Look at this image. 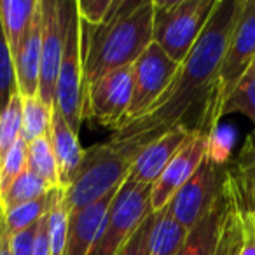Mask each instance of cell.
I'll return each instance as SVG.
<instances>
[{
    "mask_svg": "<svg viewBox=\"0 0 255 255\" xmlns=\"http://www.w3.org/2000/svg\"><path fill=\"white\" fill-rule=\"evenodd\" d=\"M196 133L189 131L185 128H175V129H170L168 133L161 135L138 154L128 178H131L133 182H138V184L152 185L175 157V154Z\"/></svg>",
    "mask_w": 255,
    "mask_h": 255,
    "instance_id": "cell-13",
    "label": "cell"
},
{
    "mask_svg": "<svg viewBox=\"0 0 255 255\" xmlns=\"http://www.w3.org/2000/svg\"><path fill=\"white\" fill-rule=\"evenodd\" d=\"M68 217H70V210L63 196L60 205L47 215V241H49L51 255H63L68 233Z\"/></svg>",
    "mask_w": 255,
    "mask_h": 255,
    "instance_id": "cell-29",
    "label": "cell"
},
{
    "mask_svg": "<svg viewBox=\"0 0 255 255\" xmlns=\"http://www.w3.org/2000/svg\"><path fill=\"white\" fill-rule=\"evenodd\" d=\"M210 147H212V136L196 133L175 154V157L164 168V171L159 175V178L154 182L152 189H150V208L154 213L161 212L170 205L173 196L184 187L185 182L201 166L205 157L212 152Z\"/></svg>",
    "mask_w": 255,
    "mask_h": 255,
    "instance_id": "cell-12",
    "label": "cell"
},
{
    "mask_svg": "<svg viewBox=\"0 0 255 255\" xmlns=\"http://www.w3.org/2000/svg\"><path fill=\"white\" fill-rule=\"evenodd\" d=\"M243 114L254 123L255 126V72L248 70L247 75L238 82V86L233 89L229 98L226 100L220 112V119L227 114Z\"/></svg>",
    "mask_w": 255,
    "mask_h": 255,
    "instance_id": "cell-27",
    "label": "cell"
},
{
    "mask_svg": "<svg viewBox=\"0 0 255 255\" xmlns=\"http://www.w3.org/2000/svg\"><path fill=\"white\" fill-rule=\"evenodd\" d=\"M16 95H18V79H16L14 56L0 21V116Z\"/></svg>",
    "mask_w": 255,
    "mask_h": 255,
    "instance_id": "cell-26",
    "label": "cell"
},
{
    "mask_svg": "<svg viewBox=\"0 0 255 255\" xmlns=\"http://www.w3.org/2000/svg\"><path fill=\"white\" fill-rule=\"evenodd\" d=\"M240 7L241 0L217 2L205 30L180 63L164 95L150 107L149 112L114 133V138L129 140L145 149L175 128L213 136L219 123V70Z\"/></svg>",
    "mask_w": 255,
    "mask_h": 255,
    "instance_id": "cell-1",
    "label": "cell"
},
{
    "mask_svg": "<svg viewBox=\"0 0 255 255\" xmlns=\"http://www.w3.org/2000/svg\"><path fill=\"white\" fill-rule=\"evenodd\" d=\"M0 255H12L11 254V236L5 229V222L0 231Z\"/></svg>",
    "mask_w": 255,
    "mask_h": 255,
    "instance_id": "cell-35",
    "label": "cell"
},
{
    "mask_svg": "<svg viewBox=\"0 0 255 255\" xmlns=\"http://www.w3.org/2000/svg\"><path fill=\"white\" fill-rule=\"evenodd\" d=\"M4 217H5V213H4V210H2V206H0V231H2V226H4Z\"/></svg>",
    "mask_w": 255,
    "mask_h": 255,
    "instance_id": "cell-36",
    "label": "cell"
},
{
    "mask_svg": "<svg viewBox=\"0 0 255 255\" xmlns=\"http://www.w3.org/2000/svg\"><path fill=\"white\" fill-rule=\"evenodd\" d=\"M33 255H51L49 241H47V217L39 222L35 234V245H33Z\"/></svg>",
    "mask_w": 255,
    "mask_h": 255,
    "instance_id": "cell-34",
    "label": "cell"
},
{
    "mask_svg": "<svg viewBox=\"0 0 255 255\" xmlns=\"http://www.w3.org/2000/svg\"><path fill=\"white\" fill-rule=\"evenodd\" d=\"M229 166V192L238 210L255 219V140L248 136Z\"/></svg>",
    "mask_w": 255,
    "mask_h": 255,
    "instance_id": "cell-17",
    "label": "cell"
},
{
    "mask_svg": "<svg viewBox=\"0 0 255 255\" xmlns=\"http://www.w3.org/2000/svg\"><path fill=\"white\" fill-rule=\"evenodd\" d=\"M42 56L37 96L53 109L67 30V0H42Z\"/></svg>",
    "mask_w": 255,
    "mask_h": 255,
    "instance_id": "cell-11",
    "label": "cell"
},
{
    "mask_svg": "<svg viewBox=\"0 0 255 255\" xmlns=\"http://www.w3.org/2000/svg\"><path fill=\"white\" fill-rule=\"evenodd\" d=\"M229 166L217 159L212 152L205 157L196 173L173 196L166 210L185 229H192L213 206L226 191Z\"/></svg>",
    "mask_w": 255,
    "mask_h": 255,
    "instance_id": "cell-7",
    "label": "cell"
},
{
    "mask_svg": "<svg viewBox=\"0 0 255 255\" xmlns=\"http://www.w3.org/2000/svg\"><path fill=\"white\" fill-rule=\"evenodd\" d=\"M133 96V65L112 70L86 88L84 119L119 131L126 124Z\"/></svg>",
    "mask_w": 255,
    "mask_h": 255,
    "instance_id": "cell-8",
    "label": "cell"
},
{
    "mask_svg": "<svg viewBox=\"0 0 255 255\" xmlns=\"http://www.w3.org/2000/svg\"><path fill=\"white\" fill-rule=\"evenodd\" d=\"M21 112L23 100L18 93L0 116V161L4 159L5 154L12 149V145L21 138Z\"/></svg>",
    "mask_w": 255,
    "mask_h": 255,
    "instance_id": "cell-28",
    "label": "cell"
},
{
    "mask_svg": "<svg viewBox=\"0 0 255 255\" xmlns=\"http://www.w3.org/2000/svg\"><path fill=\"white\" fill-rule=\"evenodd\" d=\"M26 170L40 177L51 187H60L58 164L49 135L26 142Z\"/></svg>",
    "mask_w": 255,
    "mask_h": 255,
    "instance_id": "cell-24",
    "label": "cell"
},
{
    "mask_svg": "<svg viewBox=\"0 0 255 255\" xmlns=\"http://www.w3.org/2000/svg\"><path fill=\"white\" fill-rule=\"evenodd\" d=\"M152 21L154 0H114L102 25L81 21L86 88L109 72L135 63L152 44Z\"/></svg>",
    "mask_w": 255,
    "mask_h": 255,
    "instance_id": "cell-2",
    "label": "cell"
},
{
    "mask_svg": "<svg viewBox=\"0 0 255 255\" xmlns=\"http://www.w3.org/2000/svg\"><path fill=\"white\" fill-rule=\"evenodd\" d=\"M178 67L180 63L171 60L156 42H152L140 54L138 60L133 63V96L126 124L149 112L150 107L171 84Z\"/></svg>",
    "mask_w": 255,
    "mask_h": 255,
    "instance_id": "cell-10",
    "label": "cell"
},
{
    "mask_svg": "<svg viewBox=\"0 0 255 255\" xmlns=\"http://www.w3.org/2000/svg\"><path fill=\"white\" fill-rule=\"evenodd\" d=\"M152 185L138 184L128 178L112 199L102 229L89 255H117L140 224L152 213L150 208Z\"/></svg>",
    "mask_w": 255,
    "mask_h": 255,
    "instance_id": "cell-5",
    "label": "cell"
},
{
    "mask_svg": "<svg viewBox=\"0 0 255 255\" xmlns=\"http://www.w3.org/2000/svg\"><path fill=\"white\" fill-rule=\"evenodd\" d=\"M42 0H39L35 16L23 35L21 44L14 54L16 79H18V93L23 98L37 96L40 77V56H42Z\"/></svg>",
    "mask_w": 255,
    "mask_h": 255,
    "instance_id": "cell-14",
    "label": "cell"
},
{
    "mask_svg": "<svg viewBox=\"0 0 255 255\" xmlns=\"http://www.w3.org/2000/svg\"><path fill=\"white\" fill-rule=\"evenodd\" d=\"M49 140L53 145L54 157H56L60 189L65 191L77 175L82 157H84V149L79 143L77 133L72 129V126L56 107H53V114H51Z\"/></svg>",
    "mask_w": 255,
    "mask_h": 255,
    "instance_id": "cell-16",
    "label": "cell"
},
{
    "mask_svg": "<svg viewBox=\"0 0 255 255\" xmlns=\"http://www.w3.org/2000/svg\"><path fill=\"white\" fill-rule=\"evenodd\" d=\"M51 187L47 182H44L40 177L33 175L32 171L26 170L25 173H21L2 194H0V206L2 210L9 212L12 208H18L21 205H26L30 201L40 199L42 196H46L51 191Z\"/></svg>",
    "mask_w": 255,
    "mask_h": 255,
    "instance_id": "cell-23",
    "label": "cell"
},
{
    "mask_svg": "<svg viewBox=\"0 0 255 255\" xmlns=\"http://www.w3.org/2000/svg\"><path fill=\"white\" fill-rule=\"evenodd\" d=\"M189 231L175 220L166 208L156 213L152 234H150V255H177Z\"/></svg>",
    "mask_w": 255,
    "mask_h": 255,
    "instance_id": "cell-22",
    "label": "cell"
},
{
    "mask_svg": "<svg viewBox=\"0 0 255 255\" xmlns=\"http://www.w3.org/2000/svg\"><path fill=\"white\" fill-rule=\"evenodd\" d=\"M84 98L86 86L81 53V18L77 11V0H67V30L54 107L60 110L75 133H79V128L84 119Z\"/></svg>",
    "mask_w": 255,
    "mask_h": 255,
    "instance_id": "cell-6",
    "label": "cell"
},
{
    "mask_svg": "<svg viewBox=\"0 0 255 255\" xmlns=\"http://www.w3.org/2000/svg\"><path fill=\"white\" fill-rule=\"evenodd\" d=\"M255 60V0H241L236 23L219 70V91H217V114L220 112L238 86L247 75Z\"/></svg>",
    "mask_w": 255,
    "mask_h": 255,
    "instance_id": "cell-9",
    "label": "cell"
},
{
    "mask_svg": "<svg viewBox=\"0 0 255 255\" xmlns=\"http://www.w3.org/2000/svg\"><path fill=\"white\" fill-rule=\"evenodd\" d=\"M114 0H77L79 18L89 26H98L105 21Z\"/></svg>",
    "mask_w": 255,
    "mask_h": 255,
    "instance_id": "cell-32",
    "label": "cell"
},
{
    "mask_svg": "<svg viewBox=\"0 0 255 255\" xmlns=\"http://www.w3.org/2000/svg\"><path fill=\"white\" fill-rule=\"evenodd\" d=\"M65 191L60 187H54L47 192L46 196H42L40 199L30 201L26 205H21L18 208H12L9 212H5L4 222L5 229L11 236L21 233V231L28 229V227L39 224L44 217H47L63 199Z\"/></svg>",
    "mask_w": 255,
    "mask_h": 255,
    "instance_id": "cell-20",
    "label": "cell"
},
{
    "mask_svg": "<svg viewBox=\"0 0 255 255\" xmlns=\"http://www.w3.org/2000/svg\"><path fill=\"white\" fill-rule=\"evenodd\" d=\"M116 192L77 212H70L68 233L63 255H89L91 247L102 229Z\"/></svg>",
    "mask_w": 255,
    "mask_h": 255,
    "instance_id": "cell-15",
    "label": "cell"
},
{
    "mask_svg": "<svg viewBox=\"0 0 255 255\" xmlns=\"http://www.w3.org/2000/svg\"><path fill=\"white\" fill-rule=\"evenodd\" d=\"M252 70L255 72V60H254V65H252Z\"/></svg>",
    "mask_w": 255,
    "mask_h": 255,
    "instance_id": "cell-37",
    "label": "cell"
},
{
    "mask_svg": "<svg viewBox=\"0 0 255 255\" xmlns=\"http://www.w3.org/2000/svg\"><path fill=\"white\" fill-rule=\"evenodd\" d=\"M37 227H39V224H35V226L28 227V229L14 234V236L9 234V236H11V254L12 255H33Z\"/></svg>",
    "mask_w": 255,
    "mask_h": 255,
    "instance_id": "cell-33",
    "label": "cell"
},
{
    "mask_svg": "<svg viewBox=\"0 0 255 255\" xmlns=\"http://www.w3.org/2000/svg\"><path fill=\"white\" fill-rule=\"evenodd\" d=\"M23 112H21V136L26 142H32L40 136L49 135L51 128V114L53 109L47 107L39 96L23 98Z\"/></svg>",
    "mask_w": 255,
    "mask_h": 255,
    "instance_id": "cell-25",
    "label": "cell"
},
{
    "mask_svg": "<svg viewBox=\"0 0 255 255\" xmlns=\"http://www.w3.org/2000/svg\"><path fill=\"white\" fill-rule=\"evenodd\" d=\"M219 0L154 2L152 42L171 60L182 63L205 30Z\"/></svg>",
    "mask_w": 255,
    "mask_h": 255,
    "instance_id": "cell-4",
    "label": "cell"
},
{
    "mask_svg": "<svg viewBox=\"0 0 255 255\" xmlns=\"http://www.w3.org/2000/svg\"><path fill=\"white\" fill-rule=\"evenodd\" d=\"M142 150V147L129 140H117L114 136L109 142L84 149L77 175L68 189H65L68 210L77 212L119 191Z\"/></svg>",
    "mask_w": 255,
    "mask_h": 255,
    "instance_id": "cell-3",
    "label": "cell"
},
{
    "mask_svg": "<svg viewBox=\"0 0 255 255\" xmlns=\"http://www.w3.org/2000/svg\"><path fill=\"white\" fill-rule=\"evenodd\" d=\"M39 0H0V21L11 46L12 56L21 44L23 35L30 28Z\"/></svg>",
    "mask_w": 255,
    "mask_h": 255,
    "instance_id": "cell-21",
    "label": "cell"
},
{
    "mask_svg": "<svg viewBox=\"0 0 255 255\" xmlns=\"http://www.w3.org/2000/svg\"><path fill=\"white\" fill-rule=\"evenodd\" d=\"M154 224H156V213H150L133 236L126 241L117 255H150V234H152Z\"/></svg>",
    "mask_w": 255,
    "mask_h": 255,
    "instance_id": "cell-31",
    "label": "cell"
},
{
    "mask_svg": "<svg viewBox=\"0 0 255 255\" xmlns=\"http://www.w3.org/2000/svg\"><path fill=\"white\" fill-rule=\"evenodd\" d=\"M215 255H255V219L236 208L231 192L229 210Z\"/></svg>",
    "mask_w": 255,
    "mask_h": 255,
    "instance_id": "cell-19",
    "label": "cell"
},
{
    "mask_svg": "<svg viewBox=\"0 0 255 255\" xmlns=\"http://www.w3.org/2000/svg\"><path fill=\"white\" fill-rule=\"evenodd\" d=\"M227 210H229V189L226 185V191L217 205L192 229H189L177 255H215Z\"/></svg>",
    "mask_w": 255,
    "mask_h": 255,
    "instance_id": "cell-18",
    "label": "cell"
},
{
    "mask_svg": "<svg viewBox=\"0 0 255 255\" xmlns=\"http://www.w3.org/2000/svg\"><path fill=\"white\" fill-rule=\"evenodd\" d=\"M26 171V140L23 136L12 145V149L0 161V194Z\"/></svg>",
    "mask_w": 255,
    "mask_h": 255,
    "instance_id": "cell-30",
    "label": "cell"
}]
</instances>
